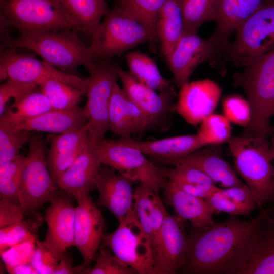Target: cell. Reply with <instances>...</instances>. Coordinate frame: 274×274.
I'll return each mask as SVG.
<instances>
[{"instance_id": "cell-1", "label": "cell", "mask_w": 274, "mask_h": 274, "mask_svg": "<svg viewBox=\"0 0 274 274\" xmlns=\"http://www.w3.org/2000/svg\"><path fill=\"white\" fill-rule=\"evenodd\" d=\"M253 224V218L230 216L221 223L194 229L189 236L183 271L189 273H226L236 250Z\"/></svg>"}, {"instance_id": "cell-2", "label": "cell", "mask_w": 274, "mask_h": 274, "mask_svg": "<svg viewBox=\"0 0 274 274\" xmlns=\"http://www.w3.org/2000/svg\"><path fill=\"white\" fill-rule=\"evenodd\" d=\"M7 47L30 50L50 65L75 75L78 67L87 69L95 61L89 46L74 29L21 32L11 37L1 50Z\"/></svg>"}, {"instance_id": "cell-3", "label": "cell", "mask_w": 274, "mask_h": 274, "mask_svg": "<svg viewBox=\"0 0 274 274\" xmlns=\"http://www.w3.org/2000/svg\"><path fill=\"white\" fill-rule=\"evenodd\" d=\"M234 84L245 92L251 109V119L242 135L267 139L274 115V48L243 66Z\"/></svg>"}, {"instance_id": "cell-4", "label": "cell", "mask_w": 274, "mask_h": 274, "mask_svg": "<svg viewBox=\"0 0 274 274\" xmlns=\"http://www.w3.org/2000/svg\"><path fill=\"white\" fill-rule=\"evenodd\" d=\"M234 169L251 190L257 207L272 201L274 160L267 139L232 136L227 142Z\"/></svg>"}, {"instance_id": "cell-5", "label": "cell", "mask_w": 274, "mask_h": 274, "mask_svg": "<svg viewBox=\"0 0 274 274\" xmlns=\"http://www.w3.org/2000/svg\"><path fill=\"white\" fill-rule=\"evenodd\" d=\"M154 38L151 32L117 5L107 12L89 47L94 60H110Z\"/></svg>"}, {"instance_id": "cell-6", "label": "cell", "mask_w": 274, "mask_h": 274, "mask_svg": "<svg viewBox=\"0 0 274 274\" xmlns=\"http://www.w3.org/2000/svg\"><path fill=\"white\" fill-rule=\"evenodd\" d=\"M227 274H274V217L263 209L238 246Z\"/></svg>"}, {"instance_id": "cell-7", "label": "cell", "mask_w": 274, "mask_h": 274, "mask_svg": "<svg viewBox=\"0 0 274 274\" xmlns=\"http://www.w3.org/2000/svg\"><path fill=\"white\" fill-rule=\"evenodd\" d=\"M46 141L41 133L30 132L18 191V201L26 214H35L58 190L47 163Z\"/></svg>"}, {"instance_id": "cell-8", "label": "cell", "mask_w": 274, "mask_h": 274, "mask_svg": "<svg viewBox=\"0 0 274 274\" xmlns=\"http://www.w3.org/2000/svg\"><path fill=\"white\" fill-rule=\"evenodd\" d=\"M224 60L245 66L274 48V0H267L235 30Z\"/></svg>"}, {"instance_id": "cell-9", "label": "cell", "mask_w": 274, "mask_h": 274, "mask_svg": "<svg viewBox=\"0 0 274 274\" xmlns=\"http://www.w3.org/2000/svg\"><path fill=\"white\" fill-rule=\"evenodd\" d=\"M96 145L102 164L157 193L165 186L168 180L162 167L156 166L141 151L128 145L121 138H104Z\"/></svg>"}, {"instance_id": "cell-10", "label": "cell", "mask_w": 274, "mask_h": 274, "mask_svg": "<svg viewBox=\"0 0 274 274\" xmlns=\"http://www.w3.org/2000/svg\"><path fill=\"white\" fill-rule=\"evenodd\" d=\"M112 233L104 235L102 242L113 254L138 274H156L151 243L133 210Z\"/></svg>"}, {"instance_id": "cell-11", "label": "cell", "mask_w": 274, "mask_h": 274, "mask_svg": "<svg viewBox=\"0 0 274 274\" xmlns=\"http://www.w3.org/2000/svg\"><path fill=\"white\" fill-rule=\"evenodd\" d=\"M119 66L110 60H96L87 68L89 77L87 85L86 108L89 135L96 143L105 138L109 130V108L114 86L119 79Z\"/></svg>"}, {"instance_id": "cell-12", "label": "cell", "mask_w": 274, "mask_h": 274, "mask_svg": "<svg viewBox=\"0 0 274 274\" xmlns=\"http://www.w3.org/2000/svg\"><path fill=\"white\" fill-rule=\"evenodd\" d=\"M0 8L19 33L73 29L53 0H0Z\"/></svg>"}, {"instance_id": "cell-13", "label": "cell", "mask_w": 274, "mask_h": 274, "mask_svg": "<svg viewBox=\"0 0 274 274\" xmlns=\"http://www.w3.org/2000/svg\"><path fill=\"white\" fill-rule=\"evenodd\" d=\"M1 80L10 79L17 82L39 85L48 79L65 82L87 92L85 79L64 73L33 56L19 53L17 49L7 47L1 50Z\"/></svg>"}, {"instance_id": "cell-14", "label": "cell", "mask_w": 274, "mask_h": 274, "mask_svg": "<svg viewBox=\"0 0 274 274\" xmlns=\"http://www.w3.org/2000/svg\"><path fill=\"white\" fill-rule=\"evenodd\" d=\"M118 73L122 89L127 97L151 119L156 129L162 131L167 130L176 111L174 88L172 86L157 93L139 81L129 71L119 66Z\"/></svg>"}, {"instance_id": "cell-15", "label": "cell", "mask_w": 274, "mask_h": 274, "mask_svg": "<svg viewBox=\"0 0 274 274\" xmlns=\"http://www.w3.org/2000/svg\"><path fill=\"white\" fill-rule=\"evenodd\" d=\"M222 56L213 41L197 33L184 32L170 55L166 57L173 81L180 89L189 79L194 70L206 61L217 62Z\"/></svg>"}, {"instance_id": "cell-16", "label": "cell", "mask_w": 274, "mask_h": 274, "mask_svg": "<svg viewBox=\"0 0 274 274\" xmlns=\"http://www.w3.org/2000/svg\"><path fill=\"white\" fill-rule=\"evenodd\" d=\"M70 195L57 190L45 211L47 230L43 243L59 260L74 245L76 207Z\"/></svg>"}, {"instance_id": "cell-17", "label": "cell", "mask_w": 274, "mask_h": 274, "mask_svg": "<svg viewBox=\"0 0 274 274\" xmlns=\"http://www.w3.org/2000/svg\"><path fill=\"white\" fill-rule=\"evenodd\" d=\"M185 221L168 213L154 250L156 274H173L185 263L189 246Z\"/></svg>"}, {"instance_id": "cell-18", "label": "cell", "mask_w": 274, "mask_h": 274, "mask_svg": "<svg viewBox=\"0 0 274 274\" xmlns=\"http://www.w3.org/2000/svg\"><path fill=\"white\" fill-rule=\"evenodd\" d=\"M76 200L74 245L80 252L84 264L89 266L102 241L105 222L89 193Z\"/></svg>"}, {"instance_id": "cell-19", "label": "cell", "mask_w": 274, "mask_h": 274, "mask_svg": "<svg viewBox=\"0 0 274 274\" xmlns=\"http://www.w3.org/2000/svg\"><path fill=\"white\" fill-rule=\"evenodd\" d=\"M221 93L219 85L211 80L188 82L180 89L176 111L187 123L197 126L213 113Z\"/></svg>"}, {"instance_id": "cell-20", "label": "cell", "mask_w": 274, "mask_h": 274, "mask_svg": "<svg viewBox=\"0 0 274 274\" xmlns=\"http://www.w3.org/2000/svg\"><path fill=\"white\" fill-rule=\"evenodd\" d=\"M102 165L96 143L89 136L83 150L58 179V188L76 199L89 193Z\"/></svg>"}, {"instance_id": "cell-21", "label": "cell", "mask_w": 274, "mask_h": 274, "mask_svg": "<svg viewBox=\"0 0 274 274\" xmlns=\"http://www.w3.org/2000/svg\"><path fill=\"white\" fill-rule=\"evenodd\" d=\"M134 182L114 169L101 165L95 186L99 194V203L121 221L133 209Z\"/></svg>"}, {"instance_id": "cell-22", "label": "cell", "mask_w": 274, "mask_h": 274, "mask_svg": "<svg viewBox=\"0 0 274 274\" xmlns=\"http://www.w3.org/2000/svg\"><path fill=\"white\" fill-rule=\"evenodd\" d=\"M267 0H219L216 25L210 38L223 58L236 29Z\"/></svg>"}, {"instance_id": "cell-23", "label": "cell", "mask_w": 274, "mask_h": 274, "mask_svg": "<svg viewBox=\"0 0 274 274\" xmlns=\"http://www.w3.org/2000/svg\"><path fill=\"white\" fill-rule=\"evenodd\" d=\"M90 124L74 131L47 138L50 144L46 160L49 170L54 182L68 168L84 148L88 138Z\"/></svg>"}, {"instance_id": "cell-24", "label": "cell", "mask_w": 274, "mask_h": 274, "mask_svg": "<svg viewBox=\"0 0 274 274\" xmlns=\"http://www.w3.org/2000/svg\"><path fill=\"white\" fill-rule=\"evenodd\" d=\"M220 145H211L201 148L168 164L174 165L186 163L200 169L220 188H228L245 184L233 168L223 158Z\"/></svg>"}, {"instance_id": "cell-25", "label": "cell", "mask_w": 274, "mask_h": 274, "mask_svg": "<svg viewBox=\"0 0 274 274\" xmlns=\"http://www.w3.org/2000/svg\"><path fill=\"white\" fill-rule=\"evenodd\" d=\"M89 122L85 107L71 110H52L35 117L20 122L6 124L17 129L63 134L75 131Z\"/></svg>"}, {"instance_id": "cell-26", "label": "cell", "mask_w": 274, "mask_h": 274, "mask_svg": "<svg viewBox=\"0 0 274 274\" xmlns=\"http://www.w3.org/2000/svg\"><path fill=\"white\" fill-rule=\"evenodd\" d=\"M121 138L128 145L139 149L145 155L166 163L206 146L197 133L145 141H136L130 136Z\"/></svg>"}, {"instance_id": "cell-27", "label": "cell", "mask_w": 274, "mask_h": 274, "mask_svg": "<svg viewBox=\"0 0 274 274\" xmlns=\"http://www.w3.org/2000/svg\"><path fill=\"white\" fill-rule=\"evenodd\" d=\"M166 203L180 218L191 223L194 229L202 228L215 223L212 209L204 199L191 195L169 181L163 189Z\"/></svg>"}, {"instance_id": "cell-28", "label": "cell", "mask_w": 274, "mask_h": 274, "mask_svg": "<svg viewBox=\"0 0 274 274\" xmlns=\"http://www.w3.org/2000/svg\"><path fill=\"white\" fill-rule=\"evenodd\" d=\"M72 28L92 37L107 12L105 0H53Z\"/></svg>"}, {"instance_id": "cell-29", "label": "cell", "mask_w": 274, "mask_h": 274, "mask_svg": "<svg viewBox=\"0 0 274 274\" xmlns=\"http://www.w3.org/2000/svg\"><path fill=\"white\" fill-rule=\"evenodd\" d=\"M185 32L182 0H167L156 22V35L165 57L172 53Z\"/></svg>"}, {"instance_id": "cell-30", "label": "cell", "mask_w": 274, "mask_h": 274, "mask_svg": "<svg viewBox=\"0 0 274 274\" xmlns=\"http://www.w3.org/2000/svg\"><path fill=\"white\" fill-rule=\"evenodd\" d=\"M168 181L182 190L206 199L219 187L200 169L186 163H178L173 168L162 167Z\"/></svg>"}, {"instance_id": "cell-31", "label": "cell", "mask_w": 274, "mask_h": 274, "mask_svg": "<svg viewBox=\"0 0 274 274\" xmlns=\"http://www.w3.org/2000/svg\"><path fill=\"white\" fill-rule=\"evenodd\" d=\"M129 72L141 83L159 92L170 88L172 81L160 73L154 59L140 51L127 53L124 56Z\"/></svg>"}, {"instance_id": "cell-32", "label": "cell", "mask_w": 274, "mask_h": 274, "mask_svg": "<svg viewBox=\"0 0 274 274\" xmlns=\"http://www.w3.org/2000/svg\"><path fill=\"white\" fill-rule=\"evenodd\" d=\"M38 87L28 92L18 101H14L1 115L0 122L13 124L53 110L47 97Z\"/></svg>"}, {"instance_id": "cell-33", "label": "cell", "mask_w": 274, "mask_h": 274, "mask_svg": "<svg viewBox=\"0 0 274 274\" xmlns=\"http://www.w3.org/2000/svg\"><path fill=\"white\" fill-rule=\"evenodd\" d=\"M38 86L50 101L53 110H71L79 106L82 96L87 92L65 82L48 79Z\"/></svg>"}, {"instance_id": "cell-34", "label": "cell", "mask_w": 274, "mask_h": 274, "mask_svg": "<svg viewBox=\"0 0 274 274\" xmlns=\"http://www.w3.org/2000/svg\"><path fill=\"white\" fill-rule=\"evenodd\" d=\"M128 97L122 88L116 83L109 108V130L121 137L134 133L127 109Z\"/></svg>"}, {"instance_id": "cell-35", "label": "cell", "mask_w": 274, "mask_h": 274, "mask_svg": "<svg viewBox=\"0 0 274 274\" xmlns=\"http://www.w3.org/2000/svg\"><path fill=\"white\" fill-rule=\"evenodd\" d=\"M219 0H182L185 32L197 33L204 23L216 21Z\"/></svg>"}, {"instance_id": "cell-36", "label": "cell", "mask_w": 274, "mask_h": 274, "mask_svg": "<svg viewBox=\"0 0 274 274\" xmlns=\"http://www.w3.org/2000/svg\"><path fill=\"white\" fill-rule=\"evenodd\" d=\"M167 0H118L120 8L156 35L158 15Z\"/></svg>"}, {"instance_id": "cell-37", "label": "cell", "mask_w": 274, "mask_h": 274, "mask_svg": "<svg viewBox=\"0 0 274 274\" xmlns=\"http://www.w3.org/2000/svg\"><path fill=\"white\" fill-rule=\"evenodd\" d=\"M156 193L141 184L134 190L133 210L142 229L150 239L152 247L154 241L153 203Z\"/></svg>"}, {"instance_id": "cell-38", "label": "cell", "mask_w": 274, "mask_h": 274, "mask_svg": "<svg viewBox=\"0 0 274 274\" xmlns=\"http://www.w3.org/2000/svg\"><path fill=\"white\" fill-rule=\"evenodd\" d=\"M231 133L232 127L228 119L224 115L212 113L200 123L197 133L208 146L227 142L232 136Z\"/></svg>"}, {"instance_id": "cell-39", "label": "cell", "mask_w": 274, "mask_h": 274, "mask_svg": "<svg viewBox=\"0 0 274 274\" xmlns=\"http://www.w3.org/2000/svg\"><path fill=\"white\" fill-rule=\"evenodd\" d=\"M25 159L19 154L11 161L0 165V197L18 201L21 173Z\"/></svg>"}, {"instance_id": "cell-40", "label": "cell", "mask_w": 274, "mask_h": 274, "mask_svg": "<svg viewBox=\"0 0 274 274\" xmlns=\"http://www.w3.org/2000/svg\"><path fill=\"white\" fill-rule=\"evenodd\" d=\"M30 132L0 123V165L19 154L20 149L28 143Z\"/></svg>"}, {"instance_id": "cell-41", "label": "cell", "mask_w": 274, "mask_h": 274, "mask_svg": "<svg viewBox=\"0 0 274 274\" xmlns=\"http://www.w3.org/2000/svg\"><path fill=\"white\" fill-rule=\"evenodd\" d=\"M38 226L31 220L22 221L0 228V252L27 241H37Z\"/></svg>"}, {"instance_id": "cell-42", "label": "cell", "mask_w": 274, "mask_h": 274, "mask_svg": "<svg viewBox=\"0 0 274 274\" xmlns=\"http://www.w3.org/2000/svg\"><path fill=\"white\" fill-rule=\"evenodd\" d=\"M88 274H138L132 267L121 262L110 250L101 248L92 267H88L85 271Z\"/></svg>"}, {"instance_id": "cell-43", "label": "cell", "mask_w": 274, "mask_h": 274, "mask_svg": "<svg viewBox=\"0 0 274 274\" xmlns=\"http://www.w3.org/2000/svg\"><path fill=\"white\" fill-rule=\"evenodd\" d=\"M224 115L232 123L246 127L251 119V109L247 99L239 95L226 97L222 102Z\"/></svg>"}, {"instance_id": "cell-44", "label": "cell", "mask_w": 274, "mask_h": 274, "mask_svg": "<svg viewBox=\"0 0 274 274\" xmlns=\"http://www.w3.org/2000/svg\"><path fill=\"white\" fill-rule=\"evenodd\" d=\"M204 199L211 207L214 214L226 213L230 216H248L254 210L236 203L224 195L219 187Z\"/></svg>"}, {"instance_id": "cell-45", "label": "cell", "mask_w": 274, "mask_h": 274, "mask_svg": "<svg viewBox=\"0 0 274 274\" xmlns=\"http://www.w3.org/2000/svg\"><path fill=\"white\" fill-rule=\"evenodd\" d=\"M59 261L43 242L37 241L31 263L38 274H54Z\"/></svg>"}, {"instance_id": "cell-46", "label": "cell", "mask_w": 274, "mask_h": 274, "mask_svg": "<svg viewBox=\"0 0 274 274\" xmlns=\"http://www.w3.org/2000/svg\"><path fill=\"white\" fill-rule=\"evenodd\" d=\"M35 84L17 82L10 79L0 85V115L5 112L6 104L11 98L18 101L29 91L38 87Z\"/></svg>"}, {"instance_id": "cell-47", "label": "cell", "mask_w": 274, "mask_h": 274, "mask_svg": "<svg viewBox=\"0 0 274 274\" xmlns=\"http://www.w3.org/2000/svg\"><path fill=\"white\" fill-rule=\"evenodd\" d=\"M36 242L30 241L19 244L1 253L5 265L31 262Z\"/></svg>"}, {"instance_id": "cell-48", "label": "cell", "mask_w": 274, "mask_h": 274, "mask_svg": "<svg viewBox=\"0 0 274 274\" xmlns=\"http://www.w3.org/2000/svg\"><path fill=\"white\" fill-rule=\"evenodd\" d=\"M26 213L20 203L8 198L0 200V228L24 220Z\"/></svg>"}, {"instance_id": "cell-49", "label": "cell", "mask_w": 274, "mask_h": 274, "mask_svg": "<svg viewBox=\"0 0 274 274\" xmlns=\"http://www.w3.org/2000/svg\"><path fill=\"white\" fill-rule=\"evenodd\" d=\"M127 109L134 133H142L150 129H156L151 119L128 97Z\"/></svg>"}, {"instance_id": "cell-50", "label": "cell", "mask_w": 274, "mask_h": 274, "mask_svg": "<svg viewBox=\"0 0 274 274\" xmlns=\"http://www.w3.org/2000/svg\"><path fill=\"white\" fill-rule=\"evenodd\" d=\"M76 273L75 267L72 266L71 256L67 253H64L60 258L54 274Z\"/></svg>"}, {"instance_id": "cell-51", "label": "cell", "mask_w": 274, "mask_h": 274, "mask_svg": "<svg viewBox=\"0 0 274 274\" xmlns=\"http://www.w3.org/2000/svg\"><path fill=\"white\" fill-rule=\"evenodd\" d=\"M8 273L11 274H38L31 262L14 265H5Z\"/></svg>"}, {"instance_id": "cell-52", "label": "cell", "mask_w": 274, "mask_h": 274, "mask_svg": "<svg viewBox=\"0 0 274 274\" xmlns=\"http://www.w3.org/2000/svg\"><path fill=\"white\" fill-rule=\"evenodd\" d=\"M271 133H272V138H271V145L270 146V150H271L272 157L274 159V129H272ZM273 187H274V180H273ZM273 202L274 204V195H273Z\"/></svg>"}]
</instances>
